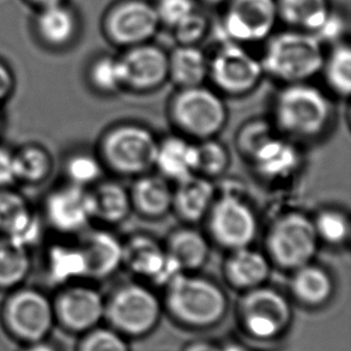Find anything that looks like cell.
<instances>
[{"label":"cell","instance_id":"cell-1","mask_svg":"<svg viewBox=\"0 0 351 351\" xmlns=\"http://www.w3.org/2000/svg\"><path fill=\"white\" fill-rule=\"evenodd\" d=\"M165 288L163 309L184 328H214L228 313V296L223 288L195 272L176 275Z\"/></svg>","mask_w":351,"mask_h":351},{"label":"cell","instance_id":"cell-2","mask_svg":"<svg viewBox=\"0 0 351 351\" xmlns=\"http://www.w3.org/2000/svg\"><path fill=\"white\" fill-rule=\"evenodd\" d=\"M264 73L287 84L302 83L323 70L322 43L313 34L289 30L269 38L261 59Z\"/></svg>","mask_w":351,"mask_h":351},{"label":"cell","instance_id":"cell-3","mask_svg":"<svg viewBox=\"0 0 351 351\" xmlns=\"http://www.w3.org/2000/svg\"><path fill=\"white\" fill-rule=\"evenodd\" d=\"M331 118L332 106L328 96L307 82L287 84L276 97V126L290 137H318L328 128Z\"/></svg>","mask_w":351,"mask_h":351},{"label":"cell","instance_id":"cell-4","mask_svg":"<svg viewBox=\"0 0 351 351\" xmlns=\"http://www.w3.org/2000/svg\"><path fill=\"white\" fill-rule=\"evenodd\" d=\"M162 300L142 283L120 285L106 298L105 322L130 341L145 337L161 322Z\"/></svg>","mask_w":351,"mask_h":351},{"label":"cell","instance_id":"cell-5","mask_svg":"<svg viewBox=\"0 0 351 351\" xmlns=\"http://www.w3.org/2000/svg\"><path fill=\"white\" fill-rule=\"evenodd\" d=\"M0 323L5 332L22 346L47 339L56 326L52 299L30 287L11 290L0 307Z\"/></svg>","mask_w":351,"mask_h":351},{"label":"cell","instance_id":"cell-6","mask_svg":"<svg viewBox=\"0 0 351 351\" xmlns=\"http://www.w3.org/2000/svg\"><path fill=\"white\" fill-rule=\"evenodd\" d=\"M242 331L256 342H275L288 332L294 313L289 299L265 285L243 291L237 304Z\"/></svg>","mask_w":351,"mask_h":351},{"label":"cell","instance_id":"cell-7","mask_svg":"<svg viewBox=\"0 0 351 351\" xmlns=\"http://www.w3.org/2000/svg\"><path fill=\"white\" fill-rule=\"evenodd\" d=\"M158 139L152 130L137 123L110 128L100 141L104 166L120 176H141L155 167Z\"/></svg>","mask_w":351,"mask_h":351},{"label":"cell","instance_id":"cell-8","mask_svg":"<svg viewBox=\"0 0 351 351\" xmlns=\"http://www.w3.org/2000/svg\"><path fill=\"white\" fill-rule=\"evenodd\" d=\"M319 242L313 219L302 213H287L267 230L266 256L280 269L294 271L313 261Z\"/></svg>","mask_w":351,"mask_h":351},{"label":"cell","instance_id":"cell-9","mask_svg":"<svg viewBox=\"0 0 351 351\" xmlns=\"http://www.w3.org/2000/svg\"><path fill=\"white\" fill-rule=\"evenodd\" d=\"M171 115L182 132L204 141L216 137L222 131L228 110L219 93L198 86L178 91L171 101Z\"/></svg>","mask_w":351,"mask_h":351},{"label":"cell","instance_id":"cell-10","mask_svg":"<svg viewBox=\"0 0 351 351\" xmlns=\"http://www.w3.org/2000/svg\"><path fill=\"white\" fill-rule=\"evenodd\" d=\"M52 301L56 325L66 332L81 336L105 322L106 298L91 285L62 287Z\"/></svg>","mask_w":351,"mask_h":351},{"label":"cell","instance_id":"cell-11","mask_svg":"<svg viewBox=\"0 0 351 351\" xmlns=\"http://www.w3.org/2000/svg\"><path fill=\"white\" fill-rule=\"evenodd\" d=\"M205 219L214 241L229 251L251 246L258 233L254 211L237 195L216 197Z\"/></svg>","mask_w":351,"mask_h":351},{"label":"cell","instance_id":"cell-12","mask_svg":"<svg viewBox=\"0 0 351 351\" xmlns=\"http://www.w3.org/2000/svg\"><path fill=\"white\" fill-rule=\"evenodd\" d=\"M264 76L261 59L242 45L227 41L209 60V77L216 88L228 95L240 96L254 90Z\"/></svg>","mask_w":351,"mask_h":351},{"label":"cell","instance_id":"cell-13","mask_svg":"<svg viewBox=\"0 0 351 351\" xmlns=\"http://www.w3.org/2000/svg\"><path fill=\"white\" fill-rule=\"evenodd\" d=\"M43 221L57 233L76 235L94 221L90 189L65 184L51 191L43 202Z\"/></svg>","mask_w":351,"mask_h":351},{"label":"cell","instance_id":"cell-14","mask_svg":"<svg viewBox=\"0 0 351 351\" xmlns=\"http://www.w3.org/2000/svg\"><path fill=\"white\" fill-rule=\"evenodd\" d=\"M278 19L276 0H229L224 16V34L228 41L259 43L270 38Z\"/></svg>","mask_w":351,"mask_h":351},{"label":"cell","instance_id":"cell-15","mask_svg":"<svg viewBox=\"0 0 351 351\" xmlns=\"http://www.w3.org/2000/svg\"><path fill=\"white\" fill-rule=\"evenodd\" d=\"M160 24L155 5L145 0H123L106 16L105 32L112 43L130 48L147 43Z\"/></svg>","mask_w":351,"mask_h":351},{"label":"cell","instance_id":"cell-16","mask_svg":"<svg viewBox=\"0 0 351 351\" xmlns=\"http://www.w3.org/2000/svg\"><path fill=\"white\" fill-rule=\"evenodd\" d=\"M123 88L133 91L155 90L169 78V58L162 48L142 43L128 48L119 58Z\"/></svg>","mask_w":351,"mask_h":351},{"label":"cell","instance_id":"cell-17","mask_svg":"<svg viewBox=\"0 0 351 351\" xmlns=\"http://www.w3.org/2000/svg\"><path fill=\"white\" fill-rule=\"evenodd\" d=\"M43 216L30 208L23 195L11 187L0 190V237L30 250L43 240Z\"/></svg>","mask_w":351,"mask_h":351},{"label":"cell","instance_id":"cell-18","mask_svg":"<svg viewBox=\"0 0 351 351\" xmlns=\"http://www.w3.org/2000/svg\"><path fill=\"white\" fill-rule=\"evenodd\" d=\"M123 265L134 275L162 285L181 274L171 263L165 246L145 234L130 237L123 243Z\"/></svg>","mask_w":351,"mask_h":351},{"label":"cell","instance_id":"cell-19","mask_svg":"<svg viewBox=\"0 0 351 351\" xmlns=\"http://www.w3.org/2000/svg\"><path fill=\"white\" fill-rule=\"evenodd\" d=\"M86 259V278L105 280L123 265V243L105 229H86L77 242Z\"/></svg>","mask_w":351,"mask_h":351},{"label":"cell","instance_id":"cell-20","mask_svg":"<svg viewBox=\"0 0 351 351\" xmlns=\"http://www.w3.org/2000/svg\"><path fill=\"white\" fill-rule=\"evenodd\" d=\"M78 30V17L66 3L38 10L34 19L36 38L49 49H62L70 46L76 40Z\"/></svg>","mask_w":351,"mask_h":351},{"label":"cell","instance_id":"cell-21","mask_svg":"<svg viewBox=\"0 0 351 351\" xmlns=\"http://www.w3.org/2000/svg\"><path fill=\"white\" fill-rule=\"evenodd\" d=\"M271 272V261L263 252L251 246L230 251L224 261V277L237 290L247 291L265 285Z\"/></svg>","mask_w":351,"mask_h":351},{"label":"cell","instance_id":"cell-22","mask_svg":"<svg viewBox=\"0 0 351 351\" xmlns=\"http://www.w3.org/2000/svg\"><path fill=\"white\" fill-rule=\"evenodd\" d=\"M216 197L211 179L195 174L176 182L173 189V209L187 223H197L209 214Z\"/></svg>","mask_w":351,"mask_h":351},{"label":"cell","instance_id":"cell-23","mask_svg":"<svg viewBox=\"0 0 351 351\" xmlns=\"http://www.w3.org/2000/svg\"><path fill=\"white\" fill-rule=\"evenodd\" d=\"M197 144L187 138L171 136L158 142L155 167L167 180H184L197 174Z\"/></svg>","mask_w":351,"mask_h":351},{"label":"cell","instance_id":"cell-24","mask_svg":"<svg viewBox=\"0 0 351 351\" xmlns=\"http://www.w3.org/2000/svg\"><path fill=\"white\" fill-rule=\"evenodd\" d=\"M291 272L290 291L296 302L309 308H318L332 299L335 280L322 266L312 261Z\"/></svg>","mask_w":351,"mask_h":351},{"label":"cell","instance_id":"cell-25","mask_svg":"<svg viewBox=\"0 0 351 351\" xmlns=\"http://www.w3.org/2000/svg\"><path fill=\"white\" fill-rule=\"evenodd\" d=\"M167 254L181 274L199 270L208 261L210 243L204 234L195 228L176 229L165 245Z\"/></svg>","mask_w":351,"mask_h":351},{"label":"cell","instance_id":"cell-26","mask_svg":"<svg viewBox=\"0 0 351 351\" xmlns=\"http://www.w3.org/2000/svg\"><path fill=\"white\" fill-rule=\"evenodd\" d=\"M45 271L48 282L58 288L86 280V259L80 245L65 242L51 245L46 252Z\"/></svg>","mask_w":351,"mask_h":351},{"label":"cell","instance_id":"cell-27","mask_svg":"<svg viewBox=\"0 0 351 351\" xmlns=\"http://www.w3.org/2000/svg\"><path fill=\"white\" fill-rule=\"evenodd\" d=\"M130 195L132 208L149 219H158L173 209V187L160 174L137 176Z\"/></svg>","mask_w":351,"mask_h":351},{"label":"cell","instance_id":"cell-28","mask_svg":"<svg viewBox=\"0 0 351 351\" xmlns=\"http://www.w3.org/2000/svg\"><path fill=\"white\" fill-rule=\"evenodd\" d=\"M252 165L266 179H283L299 166V152L283 138L272 136L253 152Z\"/></svg>","mask_w":351,"mask_h":351},{"label":"cell","instance_id":"cell-29","mask_svg":"<svg viewBox=\"0 0 351 351\" xmlns=\"http://www.w3.org/2000/svg\"><path fill=\"white\" fill-rule=\"evenodd\" d=\"M94 219L106 224H118L128 219L132 210L130 191L117 181H100L90 189Z\"/></svg>","mask_w":351,"mask_h":351},{"label":"cell","instance_id":"cell-30","mask_svg":"<svg viewBox=\"0 0 351 351\" xmlns=\"http://www.w3.org/2000/svg\"><path fill=\"white\" fill-rule=\"evenodd\" d=\"M169 58V80L180 89L204 86L209 77V60L197 46L176 47Z\"/></svg>","mask_w":351,"mask_h":351},{"label":"cell","instance_id":"cell-31","mask_svg":"<svg viewBox=\"0 0 351 351\" xmlns=\"http://www.w3.org/2000/svg\"><path fill=\"white\" fill-rule=\"evenodd\" d=\"M278 17L291 27L315 34L332 12L328 0H276Z\"/></svg>","mask_w":351,"mask_h":351},{"label":"cell","instance_id":"cell-32","mask_svg":"<svg viewBox=\"0 0 351 351\" xmlns=\"http://www.w3.org/2000/svg\"><path fill=\"white\" fill-rule=\"evenodd\" d=\"M32 271L29 250L0 237V291H11L22 287Z\"/></svg>","mask_w":351,"mask_h":351},{"label":"cell","instance_id":"cell-33","mask_svg":"<svg viewBox=\"0 0 351 351\" xmlns=\"http://www.w3.org/2000/svg\"><path fill=\"white\" fill-rule=\"evenodd\" d=\"M14 167L17 182L38 185L52 173V157L41 145L28 144L14 152Z\"/></svg>","mask_w":351,"mask_h":351},{"label":"cell","instance_id":"cell-34","mask_svg":"<svg viewBox=\"0 0 351 351\" xmlns=\"http://www.w3.org/2000/svg\"><path fill=\"white\" fill-rule=\"evenodd\" d=\"M328 86L337 95L349 96L351 91V49L346 43H338L325 58L323 70Z\"/></svg>","mask_w":351,"mask_h":351},{"label":"cell","instance_id":"cell-35","mask_svg":"<svg viewBox=\"0 0 351 351\" xmlns=\"http://www.w3.org/2000/svg\"><path fill=\"white\" fill-rule=\"evenodd\" d=\"M313 223L319 241L331 246L344 245L350 237V219L342 210H322L314 217Z\"/></svg>","mask_w":351,"mask_h":351},{"label":"cell","instance_id":"cell-36","mask_svg":"<svg viewBox=\"0 0 351 351\" xmlns=\"http://www.w3.org/2000/svg\"><path fill=\"white\" fill-rule=\"evenodd\" d=\"M102 171L104 163L100 157L90 152H76L65 163L67 182L83 189H91L100 182Z\"/></svg>","mask_w":351,"mask_h":351},{"label":"cell","instance_id":"cell-37","mask_svg":"<svg viewBox=\"0 0 351 351\" xmlns=\"http://www.w3.org/2000/svg\"><path fill=\"white\" fill-rule=\"evenodd\" d=\"M88 78L101 94H114L123 88V71L119 58L102 56L91 62Z\"/></svg>","mask_w":351,"mask_h":351},{"label":"cell","instance_id":"cell-38","mask_svg":"<svg viewBox=\"0 0 351 351\" xmlns=\"http://www.w3.org/2000/svg\"><path fill=\"white\" fill-rule=\"evenodd\" d=\"M197 174L213 179L227 171L230 161L228 149L215 138H208L197 144Z\"/></svg>","mask_w":351,"mask_h":351},{"label":"cell","instance_id":"cell-39","mask_svg":"<svg viewBox=\"0 0 351 351\" xmlns=\"http://www.w3.org/2000/svg\"><path fill=\"white\" fill-rule=\"evenodd\" d=\"M78 337L76 351H131L130 339L107 325H100Z\"/></svg>","mask_w":351,"mask_h":351},{"label":"cell","instance_id":"cell-40","mask_svg":"<svg viewBox=\"0 0 351 351\" xmlns=\"http://www.w3.org/2000/svg\"><path fill=\"white\" fill-rule=\"evenodd\" d=\"M275 133L272 132L270 126L263 121H254V123H248L246 128L241 130V132L237 137V145L240 152L247 157L253 155L261 144L270 139Z\"/></svg>","mask_w":351,"mask_h":351},{"label":"cell","instance_id":"cell-41","mask_svg":"<svg viewBox=\"0 0 351 351\" xmlns=\"http://www.w3.org/2000/svg\"><path fill=\"white\" fill-rule=\"evenodd\" d=\"M208 27L209 23L204 14L195 11L174 28L176 40L184 46H195L204 38Z\"/></svg>","mask_w":351,"mask_h":351},{"label":"cell","instance_id":"cell-42","mask_svg":"<svg viewBox=\"0 0 351 351\" xmlns=\"http://www.w3.org/2000/svg\"><path fill=\"white\" fill-rule=\"evenodd\" d=\"M155 9L160 22L171 28L195 11L193 0H158Z\"/></svg>","mask_w":351,"mask_h":351},{"label":"cell","instance_id":"cell-43","mask_svg":"<svg viewBox=\"0 0 351 351\" xmlns=\"http://www.w3.org/2000/svg\"><path fill=\"white\" fill-rule=\"evenodd\" d=\"M344 32H346V23L342 17L331 12L323 24V27L313 35L319 38L320 43H336L343 38Z\"/></svg>","mask_w":351,"mask_h":351},{"label":"cell","instance_id":"cell-44","mask_svg":"<svg viewBox=\"0 0 351 351\" xmlns=\"http://www.w3.org/2000/svg\"><path fill=\"white\" fill-rule=\"evenodd\" d=\"M16 182L14 152L0 145V190L12 187Z\"/></svg>","mask_w":351,"mask_h":351},{"label":"cell","instance_id":"cell-45","mask_svg":"<svg viewBox=\"0 0 351 351\" xmlns=\"http://www.w3.org/2000/svg\"><path fill=\"white\" fill-rule=\"evenodd\" d=\"M14 89V76L6 62L0 60V105L9 99Z\"/></svg>","mask_w":351,"mask_h":351},{"label":"cell","instance_id":"cell-46","mask_svg":"<svg viewBox=\"0 0 351 351\" xmlns=\"http://www.w3.org/2000/svg\"><path fill=\"white\" fill-rule=\"evenodd\" d=\"M19 351H64L62 348L57 342L52 341L51 338L38 341V342L23 344Z\"/></svg>","mask_w":351,"mask_h":351},{"label":"cell","instance_id":"cell-47","mask_svg":"<svg viewBox=\"0 0 351 351\" xmlns=\"http://www.w3.org/2000/svg\"><path fill=\"white\" fill-rule=\"evenodd\" d=\"M182 351H224V347L211 341L199 339L189 343Z\"/></svg>","mask_w":351,"mask_h":351},{"label":"cell","instance_id":"cell-48","mask_svg":"<svg viewBox=\"0 0 351 351\" xmlns=\"http://www.w3.org/2000/svg\"><path fill=\"white\" fill-rule=\"evenodd\" d=\"M24 1L33 5L36 10L43 9V8H47V6H52V5L66 3V0H24Z\"/></svg>","mask_w":351,"mask_h":351},{"label":"cell","instance_id":"cell-49","mask_svg":"<svg viewBox=\"0 0 351 351\" xmlns=\"http://www.w3.org/2000/svg\"><path fill=\"white\" fill-rule=\"evenodd\" d=\"M205 3H208V4L211 5H219L222 4L224 1H227V0H204Z\"/></svg>","mask_w":351,"mask_h":351},{"label":"cell","instance_id":"cell-50","mask_svg":"<svg viewBox=\"0 0 351 351\" xmlns=\"http://www.w3.org/2000/svg\"><path fill=\"white\" fill-rule=\"evenodd\" d=\"M0 128H1V119H0Z\"/></svg>","mask_w":351,"mask_h":351}]
</instances>
